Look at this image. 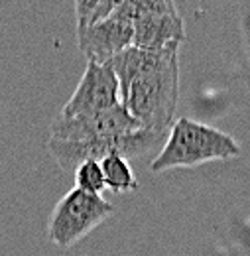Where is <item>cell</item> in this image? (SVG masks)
Masks as SVG:
<instances>
[{
  "mask_svg": "<svg viewBox=\"0 0 250 256\" xmlns=\"http://www.w3.org/2000/svg\"><path fill=\"white\" fill-rule=\"evenodd\" d=\"M112 213L114 207L100 195L71 190L52 213L48 228L50 238L58 246H71Z\"/></svg>",
  "mask_w": 250,
  "mask_h": 256,
  "instance_id": "5b68a950",
  "label": "cell"
},
{
  "mask_svg": "<svg viewBox=\"0 0 250 256\" xmlns=\"http://www.w3.org/2000/svg\"><path fill=\"white\" fill-rule=\"evenodd\" d=\"M132 24L110 14L100 24L77 34V44L85 54L87 62L110 64V60H114L118 54L132 46Z\"/></svg>",
  "mask_w": 250,
  "mask_h": 256,
  "instance_id": "ba28073f",
  "label": "cell"
},
{
  "mask_svg": "<svg viewBox=\"0 0 250 256\" xmlns=\"http://www.w3.org/2000/svg\"><path fill=\"white\" fill-rule=\"evenodd\" d=\"M104 178V188L112 190L114 193L134 192L138 188V182L122 156H108L98 162Z\"/></svg>",
  "mask_w": 250,
  "mask_h": 256,
  "instance_id": "9c48e42d",
  "label": "cell"
},
{
  "mask_svg": "<svg viewBox=\"0 0 250 256\" xmlns=\"http://www.w3.org/2000/svg\"><path fill=\"white\" fill-rule=\"evenodd\" d=\"M120 0H77L75 16H77V34L85 32L106 20Z\"/></svg>",
  "mask_w": 250,
  "mask_h": 256,
  "instance_id": "30bf717a",
  "label": "cell"
},
{
  "mask_svg": "<svg viewBox=\"0 0 250 256\" xmlns=\"http://www.w3.org/2000/svg\"><path fill=\"white\" fill-rule=\"evenodd\" d=\"M240 154V146L236 140L217 128L195 122L191 118H178L168 140L162 144V150L150 164L154 174L174 170V168H189L213 160H228Z\"/></svg>",
  "mask_w": 250,
  "mask_h": 256,
  "instance_id": "7a4b0ae2",
  "label": "cell"
},
{
  "mask_svg": "<svg viewBox=\"0 0 250 256\" xmlns=\"http://www.w3.org/2000/svg\"><path fill=\"white\" fill-rule=\"evenodd\" d=\"M180 44H172L158 52H144L120 104L152 134H166L174 124L180 100Z\"/></svg>",
  "mask_w": 250,
  "mask_h": 256,
  "instance_id": "6da1fadb",
  "label": "cell"
},
{
  "mask_svg": "<svg viewBox=\"0 0 250 256\" xmlns=\"http://www.w3.org/2000/svg\"><path fill=\"white\" fill-rule=\"evenodd\" d=\"M142 130L140 124L128 114L122 104L91 112V114H79L71 118H56L52 124V136L56 140L65 142H83V140H98V138H112V136H122Z\"/></svg>",
  "mask_w": 250,
  "mask_h": 256,
  "instance_id": "8992f818",
  "label": "cell"
},
{
  "mask_svg": "<svg viewBox=\"0 0 250 256\" xmlns=\"http://www.w3.org/2000/svg\"><path fill=\"white\" fill-rule=\"evenodd\" d=\"M118 104H120V91L110 64L87 62V69L75 93L65 102L60 116L71 118L79 114H91V112L114 108Z\"/></svg>",
  "mask_w": 250,
  "mask_h": 256,
  "instance_id": "52a82bcc",
  "label": "cell"
},
{
  "mask_svg": "<svg viewBox=\"0 0 250 256\" xmlns=\"http://www.w3.org/2000/svg\"><path fill=\"white\" fill-rule=\"evenodd\" d=\"M112 16L132 24V48L158 52L186 40V26L172 0H120Z\"/></svg>",
  "mask_w": 250,
  "mask_h": 256,
  "instance_id": "3957f363",
  "label": "cell"
},
{
  "mask_svg": "<svg viewBox=\"0 0 250 256\" xmlns=\"http://www.w3.org/2000/svg\"><path fill=\"white\" fill-rule=\"evenodd\" d=\"M166 142V134H152L148 130H136L122 136L98 138V140H83V142H65V140H48V150L65 172H75L83 162H100L108 156L122 158H138L156 150Z\"/></svg>",
  "mask_w": 250,
  "mask_h": 256,
  "instance_id": "277c9868",
  "label": "cell"
},
{
  "mask_svg": "<svg viewBox=\"0 0 250 256\" xmlns=\"http://www.w3.org/2000/svg\"><path fill=\"white\" fill-rule=\"evenodd\" d=\"M75 190L89 193V195H100L104 190V178L98 162H83L75 172Z\"/></svg>",
  "mask_w": 250,
  "mask_h": 256,
  "instance_id": "8fae6325",
  "label": "cell"
}]
</instances>
